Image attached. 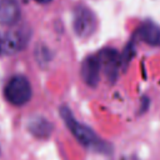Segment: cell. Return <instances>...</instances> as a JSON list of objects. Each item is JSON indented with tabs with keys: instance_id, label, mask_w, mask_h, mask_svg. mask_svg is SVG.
Returning <instances> with one entry per match:
<instances>
[{
	"instance_id": "obj_5",
	"label": "cell",
	"mask_w": 160,
	"mask_h": 160,
	"mask_svg": "<svg viewBox=\"0 0 160 160\" xmlns=\"http://www.w3.org/2000/svg\"><path fill=\"white\" fill-rule=\"evenodd\" d=\"M96 55L100 60L101 71L105 72V75L108 76L109 80L114 81L119 74V70L122 69L121 55L115 49H111V48L102 49Z\"/></svg>"
},
{
	"instance_id": "obj_12",
	"label": "cell",
	"mask_w": 160,
	"mask_h": 160,
	"mask_svg": "<svg viewBox=\"0 0 160 160\" xmlns=\"http://www.w3.org/2000/svg\"><path fill=\"white\" fill-rule=\"evenodd\" d=\"M0 154H1V149H0Z\"/></svg>"
},
{
	"instance_id": "obj_4",
	"label": "cell",
	"mask_w": 160,
	"mask_h": 160,
	"mask_svg": "<svg viewBox=\"0 0 160 160\" xmlns=\"http://www.w3.org/2000/svg\"><path fill=\"white\" fill-rule=\"evenodd\" d=\"M98 26L95 14L84 4H78L72 10V29L76 36L86 39L91 36Z\"/></svg>"
},
{
	"instance_id": "obj_1",
	"label": "cell",
	"mask_w": 160,
	"mask_h": 160,
	"mask_svg": "<svg viewBox=\"0 0 160 160\" xmlns=\"http://www.w3.org/2000/svg\"><path fill=\"white\" fill-rule=\"evenodd\" d=\"M59 112H60L64 122L66 124L68 129L72 132V135L75 136V139L82 146H85L88 149H91L94 151H98V152H104V154H109L111 151L110 144H108L106 141H104L102 139H100L92 129H90L85 124L79 122L74 118L71 110L66 105L60 106Z\"/></svg>"
},
{
	"instance_id": "obj_2",
	"label": "cell",
	"mask_w": 160,
	"mask_h": 160,
	"mask_svg": "<svg viewBox=\"0 0 160 160\" xmlns=\"http://www.w3.org/2000/svg\"><path fill=\"white\" fill-rule=\"evenodd\" d=\"M31 36V30L26 25L14 28L0 34V55L8 56L21 51Z\"/></svg>"
},
{
	"instance_id": "obj_3",
	"label": "cell",
	"mask_w": 160,
	"mask_h": 160,
	"mask_svg": "<svg viewBox=\"0 0 160 160\" xmlns=\"http://www.w3.org/2000/svg\"><path fill=\"white\" fill-rule=\"evenodd\" d=\"M31 95H32L31 84L28 80V78L21 74L11 76L4 88L5 99L15 106H21L26 104L31 99Z\"/></svg>"
},
{
	"instance_id": "obj_11",
	"label": "cell",
	"mask_w": 160,
	"mask_h": 160,
	"mask_svg": "<svg viewBox=\"0 0 160 160\" xmlns=\"http://www.w3.org/2000/svg\"><path fill=\"white\" fill-rule=\"evenodd\" d=\"M0 5H1V0H0Z\"/></svg>"
},
{
	"instance_id": "obj_8",
	"label": "cell",
	"mask_w": 160,
	"mask_h": 160,
	"mask_svg": "<svg viewBox=\"0 0 160 160\" xmlns=\"http://www.w3.org/2000/svg\"><path fill=\"white\" fill-rule=\"evenodd\" d=\"M20 18V8L18 0H1L0 22L2 25H14Z\"/></svg>"
},
{
	"instance_id": "obj_10",
	"label": "cell",
	"mask_w": 160,
	"mask_h": 160,
	"mask_svg": "<svg viewBox=\"0 0 160 160\" xmlns=\"http://www.w3.org/2000/svg\"><path fill=\"white\" fill-rule=\"evenodd\" d=\"M36 2H40V4H48V2H50L51 0H35Z\"/></svg>"
},
{
	"instance_id": "obj_6",
	"label": "cell",
	"mask_w": 160,
	"mask_h": 160,
	"mask_svg": "<svg viewBox=\"0 0 160 160\" xmlns=\"http://www.w3.org/2000/svg\"><path fill=\"white\" fill-rule=\"evenodd\" d=\"M100 72H101V65L98 55H89L84 59L81 68H80V74L82 80L89 85L95 88L100 80Z\"/></svg>"
},
{
	"instance_id": "obj_7",
	"label": "cell",
	"mask_w": 160,
	"mask_h": 160,
	"mask_svg": "<svg viewBox=\"0 0 160 160\" xmlns=\"http://www.w3.org/2000/svg\"><path fill=\"white\" fill-rule=\"evenodd\" d=\"M138 36L151 46H160V26L150 20L144 21L136 31Z\"/></svg>"
},
{
	"instance_id": "obj_9",
	"label": "cell",
	"mask_w": 160,
	"mask_h": 160,
	"mask_svg": "<svg viewBox=\"0 0 160 160\" xmlns=\"http://www.w3.org/2000/svg\"><path fill=\"white\" fill-rule=\"evenodd\" d=\"M28 129L34 136L39 139H46L52 132V124L42 116H35L29 120Z\"/></svg>"
}]
</instances>
